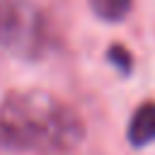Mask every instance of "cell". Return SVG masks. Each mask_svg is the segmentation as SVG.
<instances>
[{"label":"cell","instance_id":"obj_5","mask_svg":"<svg viewBox=\"0 0 155 155\" xmlns=\"http://www.w3.org/2000/svg\"><path fill=\"white\" fill-rule=\"evenodd\" d=\"M107 58H109V63H111V65H116V68H119V70H124V73H128V70H131V65H133V58H131L128 48H124V46H119V44H114V46L109 48Z\"/></svg>","mask_w":155,"mask_h":155},{"label":"cell","instance_id":"obj_3","mask_svg":"<svg viewBox=\"0 0 155 155\" xmlns=\"http://www.w3.org/2000/svg\"><path fill=\"white\" fill-rule=\"evenodd\" d=\"M126 136L133 148H145L155 143V102H143L133 111Z\"/></svg>","mask_w":155,"mask_h":155},{"label":"cell","instance_id":"obj_2","mask_svg":"<svg viewBox=\"0 0 155 155\" xmlns=\"http://www.w3.org/2000/svg\"><path fill=\"white\" fill-rule=\"evenodd\" d=\"M48 24L31 0H0V48L34 61L46 51Z\"/></svg>","mask_w":155,"mask_h":155},{"label":"cell","instance_id":"obj_4","mask_svg":"<svg viewBox=\"0 0 155 155\" xmlns=\"http://www.w3.org/2000/svg\"><path fill=\"white\" fill-rule=\"evenodd\" d=\"M87 2L90 10L104 22H121L124 17H128L133 7V0H87Z\"/></svg>","mask_w":155,"mask_h":155},{"label":"cell","instance_id":"obj_1","mask_svg":"<svg viewBox=\"0 0 155 155\" xmlns=\"http://www.w3.org/2000/svg\"><path fill=\"white\" fill-rule=\"evenodd\" d=\"M85 124L80 114L44 90H15L0 104V140L10 148L65 153L80 145Z\"/></svg>","mask_w":155,"mask_h":155}]
</instances>
